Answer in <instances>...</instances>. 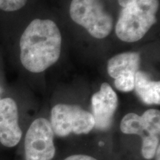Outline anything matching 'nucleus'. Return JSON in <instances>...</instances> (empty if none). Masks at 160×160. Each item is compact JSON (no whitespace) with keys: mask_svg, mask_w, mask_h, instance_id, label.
<instances>
[{"mask_svg":"<svg viewBox=\"0 0 160 160\" xmlns=\"http://www.w3.org/2000/svg\"><path fill=\"white\" fill-rule=\"evenodd\" d=\"M62 36L54 22L34 19L20 38V60L25 69L41 73L59 59Z\"/></svg>","mask_w":160,"mask_h":160,"instance_id":"nucleus-1","label":"nucleus"},{"mask_svg":"<svg viewBox=\"0 0 160 160\" xmlns=\"http://www.w3.org/2000/svg\"><path fill=\"white\" fill-rule=\"evenodd\" d=\"M158 0H135L123 8L116 25V34L122 41L134 42L157 22Z\"/></svg>","mask_w":160,"mask_h":160,"instance_id":"nucleus-2","label":"nucleus"},{"mask_svg":"<svg viewBox=\"0 0 160 160\" xmlns=\"http://www.w3.org/2000/svg\"><path fill=\"white\" fill-rule=\"evenodd\" d=\"M120 129L125 134H137L142 139V154L145 159L155 157L159 145L160 112L157 109H149L142 116L129 113L120 123Z\"/></svg>","mask_w":160,"mask_h":160,"instance_id":"nucleus-3","label":"nucleus"},{"mask_svg":"<svg viewBox=\"0 0 160 160\" xmlns=\"http://www.w3.org/2000/svg\"><path fill=\"white\" fill-rule=\"evenodd\" d=\"M70 15L74 22L97 39L108 37L113 28L112 17L105 11L101 0H72Z\"/></svg>","mask_w":160,"mask_h":160,"instance_id":"nucleus-4","label":"nucleus"},{"mask_svg":"<svg viewBox=\"0 0 160 160\" xmlns=\"http://www.w3.org/2000/svg\"><path fill=\"white\" fill-rule=\"evenodd\" d=\"M51 125L53 133L64 137L70 133L87 134L93 129V115L77 105L58 104L51 110Z\"/></svg>","mask_w":160,"mask_h":160,"instance_id":"nucleus-5","label":"nucleus"},{"mask_svg":"<svg viewBox=\"0 0 160 160\" xmlns=\"http://www.w3.org/2000/svg\"><path fill=\"white\" fill-rule=\"evenodd\" d=\"M51 122L45 118H39L31 123L25 139L26 160H51L56 148Z\"/></svg>","mask_w":160,"mask_h":160,"instance_id":"nucleus-6","label":"nucleus"},{"mask_svg":"<svg viewBox=\"0 0 160 160\" xmlns=\"http://www.w3.org/2000/svg\"><path fill=\"white\" fill-rule=\"evenodd\" d=\"M140 56L136 52H125L117 54L109 59L108 73L115 79L117 90L129 92L134 89L135 75L139 71Z\"/></svg>","mask_w":160,"mask_h":160,"instance_id":"nucleus-7","label":"nucleus"},{"mask_svg":"<svg viewBox=\"0 0 160 160\" xmlns=\"http://www.w3.org/2000/svg\"><path fill=\"white\" fill-rule=\"evenodd\" d=\"M118 104L116 92L107 82L102 84L99 91L91 98L94 127L100 131H107L111 127Z\"/></svg>","mask_w":160,"mask_h":160,"instance_id":"nucleus-8","label":"nucleus"},{"mask_svg":"<svg viewBox=\"0 0 160 160\" xmlns=\"http://www.w3.org/2000/svg\"><path fill=\"white\" fill-rule=\"evenodd\" d=\"M22 136L17 103L11 98L0 99V142L13 148L19 142Z\"/></svg>","mask_w":160,"mask_h":160,"instance_id":"nucleus-9","label":"nucleus"},{"mask_svg":"<svg viewBox=\"0 0 160 160\" xmlns=\"http://www.w3.org/2000/svg\"><path fill=\"white\" fill-rule=\"evenodd\" d=\"M134 89L139 97L147 105L160 104V82L153 81L142 71L135 75Z\"/></svg>","mask_w":160,"mask_h":160,"instance_id":"nucleus-10","label":"nucleus"},{"mask_svg":"<svg viewBox=\"0 0 160 160\" xmlns=\"http://www.w3.org/2000/svg\"><path fill=\"white\" fill-rule=\"evenodd\" d=\"M27 0H0V10L6 12L16 11L22 8Z\"/></svg>","mask_w":160,"mask_h":160,"instance_id":"nucleus-11","label":"nucleus"},{"mask_svg":"<svg viewBox=\"0 0 160 160\" xmlns=\"http://www.w3.org/2000/svg\"><path fill=\"white\" fill-rule=\"evenodd\" d=\"M64 160H97L96 158L91 157L88 155H84V154H74L71 155L70 157H67Z\"/></svg>","mask_w":160,"mask_h":160,"instance_id":"nucleus-12","label":"nucleus"},{"mask_svg":"<svg viewBox=\"0 0 160 160\" xmlns=\"http://www.w3.org/2000/svg\"><path fill=\"white\" fill-rule=\"evenodd\" d=\"M118 1H119V5H121L122 8H124V7H125L127 5H128L129 3L135 1V0H118Z\"/></svg>","mask_w":160,"mask_h":160,"instance_id":"nucleus-13","label":"nucleus"},{"mask_svg":"<svg viewBox=\"0 0 160 160\" xmlns=\"http://www.w3.org/2000/svg\"><path fill=\"white\" fill-rule=\"evenodd\" d=\"M160 146L159 145L157 147V151H156L155 153V156H156V160H160L159 159V156H160Z\"/></svg>","mask_w":160,"mask_h":160,"instance_id":"nucleus-14","label":"nucleus"}]
</instances>
